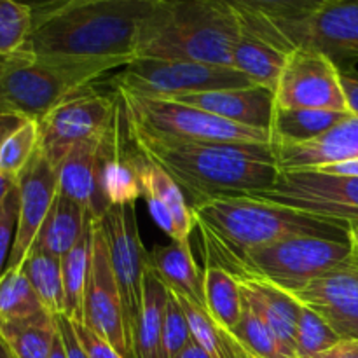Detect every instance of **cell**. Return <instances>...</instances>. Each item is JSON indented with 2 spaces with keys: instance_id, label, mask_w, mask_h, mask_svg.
I'll return each mask as SVG.
<instances>
[{
  "instance_id": "6da1fadb",
  "label": "cell",
  "mask_w": 358,
  "mask_h": 358,
  "mask_svg": "<svg viewBox=\"0 0 358 358\" xmlns=\"http://www.w3.org/2000/svg\"><path fill=\"white\" fill-rule=\"evenodd\" d=\"M154 0H69L31 6L23 49L73 59H136L140 30Z\"/></svg>"
},
{
  "instance_id": "7a4b0ae2",
  "label": "cell",
  "mask_w": 358,
  "mask_h": 358,
  "mask_svg": "<svg viewBox=\"0 0 358 358\" xmlns=\"http://www.w3.org/2000/svg\"><path fill=\"white\" fill-rule=\"evenodd\" d=\"M128 131L136 150L177 182L191 208L208 199L268 191L278 180L273 143H178L129 126Z\"/></svg>"
},
{
  "instance_id": "3957f363",
  "label": "cell",
  "mask_w": 358,
  "mask_h": 358,
  "mask_svg": "<svg viewBox=\"0 0 358 358\" xmlns=\"http://www.w3.org/2000/svg\"><path fill=\"white\" fill-rule=\"evenodd\" d=\"M241 34L233 2L154 0L140 30L136 59H177L234 69Z\"/></svg>"
},
{
  "instance_id": "277c9868",
  "label": "cell",
  "mask_w": 358,
  "mask_h": 358,
  "mask_svg": "<svg viewBox=\"0 0 358 358\" xmlns=\"http://www.w3.org/2000/svg\"><path fill=\"white\" fill-rule=\"evenodd\" d=\"M191 210L201 236L233 257L287 238L348 240V229L338 224L252 196L208 199Z\"/></svg>"
},
{
  "instance_id": "5b68a950",
  "label": "cell",
  "mask_w": 358,
  "mask_h": 358,
  "mask_svg": "<svg viewBox=\"0 0 358 358\" xmlns=\"http://www.w3.org/2000/svg\"><path fill=\"white\" fill-rule=\"evenodd\" d=\"M117 66L126 63L41 56L21 49L0 59V112L38 121L56 105Z\"/></svg>"
},
{
  "instance_id": "8992f818",
  "label": "cell",
  "mask_w": 358,
  "mask_h": 358,
  "mask_svg": "<svg viewBox=\"0 0 358 358\" xmlns=\"http://www.w3.org/2000/svg\"><path fill=\"white\" fill-rule=\"evenodd\" d=\"M203 243L212 257L208 266H219L234 276H259L292 296L306 289L315 280L353 264V252L348 240L287 238L252 248L241 257H233L206 238H203Z\"/></svg>"
},
{
  "instance_id": "52a82bcc",
  "label": "cell",
  "mask_w": 358,
  "mask_h": 358,
  "mask_svg": "<svg viewBox=\"0 0 358 358\" xmlns=\"http://www.w3.org/2000/svg\"><path fill=\"white\" fill-rule=\"evenodd\" d=\"M129 129L178 143H273L271 133L224 121L173 100L117 91Z\"/></svg>"
},
{
  "instance_id": "ba28073f",
  "label": "cell",
  "mask_w": 358,
  "mask_h": 358,
  "mask_svg": "<svg viewBox=\"0 0 358 358\" xmlns=\"http://www.w3.org/2000/svg\"><path fill=\"white\" fill-rule=\"evenodd\" d=\"M110 84L115 91L159 100H173L206 91L257 86L247 76L229 66L149 58L133 59L121 73L112 77Z\"/></svg>"
},
{
  "instance_id": "9c48e42d",
  "label": "cell",
  "mask_w": 358,
  "mask_h": 358,
  "mask_svg": "<svg viewBox=\"0 0 358 358\" xmlns=\"http://www.w3.org/2000/svg\"><path fill=\"white\" fill-rule=\"evenodd\" d=\"M250 196L310 213L345 229L358 224V177H339L318 170L280 171L271 189Z\"/></svg>"
},
{
  "instance_id": "30bf717a",
  "label": "cell",
  "mask_w": 358,
  "mask_h": 358,
  "mask_svg": "<svg viewBox=\"0 0 358 358\" xmlns=\"http://www.w3.org/2000/svg\"><path fill=\"white\" fill-rule=\"evenodd\" d=\"M98 226L107 241L112 271L124 308L126 327L133 343L142 313L143 276L150 266V252L140 238L135 203L108 206L98 219Z\"/></svg>"
},
{
  "instance_id": "8fae6325",
  "label": "cell",
  "mask_w": 358,
  "mask_h": 358,
  "mask_svg": "<svg viewBox=\"0 0 358 358\" xmlns=\"http://www.w3.org/2000/svg\"><path fill=\"white\" fill-rule=\"evenodd\" d=\"M119 96H107L91 87L72 94L38 119V149L59 166L77 143L100 135L114 121Z\"/></svg>"
},
{
  "instance_id": "7c38bea8",
  "label": "cell",
  "mask_w": 358,
  "mask_h": 358,
  "mask_svg": "<svg viewBox=\"0 0 358 358\" xmlns=\"http://www.w3.org/2000/svg\"><path fill=\"white\" fill-rule=\"evenodd\" d=\"M339 73L338 65L322 52L296 49L287 56L285 66L276 83V108L350 114Z\"/></svg>"
},
{
  "instance_id": "4fadbf2b",
  "label": "cell",
  "mask_w": 358,
  "mask_h": 358,
  "mask_svg": "<svg viewBox=\"0 0 358 358\" xmlns=\"http://www.w3.org/2000/svg\"><path fill=\"white\" fill-rule=\"evenodd\" d=\"M83 324L110 343L124 358H135L133 343L126 327L121 294L112 271L108 247L98 220H94L93 257L84 296Z\"/></svg>"
},
{
  "instance_id": "5bb4252c",
  "label": "cell",
  "mask_w": 358,
  "mask_h": 358,
  "mask_svg": "<svg viewBox=\"0 0 358 358\" xmlns=\"http://www.w3.org/2000/svg\"><path fill=\"white\" fill-rule=\"evenodd\" d=\"M119 96V94H117ZM124 110L119 100L117 114L114 121L100 135L77 143L69 156L58 166V192L72 201L79 203L94 220L100 219L108 210L101 191V171L105 159L112 149Z\"/></svg>"
},
{
  "instance_id": "9a60e30c",
  "label": "cell",
  "mask_w": 358,
  "mask_h": 358,
  "mask_svg": "<svg viewBox=\"0 0 358 358\" xmlns=\"http://www.w3.org/2000/svg\"><path fill=\"white\" fill-rule=\"evenodd\" d=\"M16 185L20 196V212L7 269L20 268L34 247L35 238L58 196V168L38 149L16 180Z\"/></svg>"
},
{
  "instance_id": "2e32d148",
  "label": "cell",
  "mask_w": 358,
  "mask_h": 358,
  "mask_svg": "<svg viewBox=\"0 0 358 358\" xmlns=\"http://www.w3.org/2000/svg\"><path fill=\"white\" fill-rule=\"evenodd\" d=\"M304 306L317 311L341 341H358V266L336 269L294 294Z\"/></svg>"
},
{
  "instance_id": "e0dca14e",
  "label": "cell",
  "mask_w": 358,
  "mask_h": 358,
  "mask_svg": "<svg viewBox=\"0 0 358 358\" xmlns=\"http://www.w3.org/2000/svg\"><path fill=\"white\" fill-rule=\"evenodd\" d=\"M173 101L201 108L224 121L269 131L275 115V91L262 86L217 90L173 98Z\"/></svg>"
},
{
  "instance_id": "ac0fdd59",
  "label": "cell",
  "mask_w": 358,
  "mask_h": 358,
  "mask_svg": "<svg viewBox=\"0 0 358 358\" xmlns=\"http://www.w3.org/2000/svg\"><path fill=\"white\" fill-rule=\"evenodd\" d=\"M280 171L320 170L358 159V117L345 119L324 135L304 143H273Z\"/></svg>"
},
{
  "instance_id": "d6986e66",
  "label": "cell",
  "mask_w": 358,
  "mask_h": 358,
  "mask_svg": "<svg viewBox=\"0 0 358 358\" xmlns=\"http://www.w3.org/2000/svg\"><path fill=\"white\" fill-rule=\"evenodd\" d=\"M240 282L241 297L262 318L269 331L275 334L283 353L296 357V331L301 303L285 290L254 275L236 276Z\"/></svg>"
},
{
  "instance_id": "ffe728a7",
  "label": "cell",
  "mask_w": 358,
  "mask_h": 358,
  "mask_svg": "<svg viewBox=\"0 0 358 358\" xmlns=\"http://www.w3.org/2000/svg\"><path fill=\"white\" fill-rule=\"evenodd\" d=\"M150 266L161 282L171 290L205 308L203 273L199 271L191 250V240L157 245L150 252Z\"/></svg>"
},
{
  "instance_id": "44dd1931",
  "label": "cell",
  "mask_w": 358,
  "mask_h": 358,
  "mask_svg": "<svg viewBox=\"0 0 358 358\" xmlns=\"http://www.w3.org/2000/svg\"><path fill=\"white\" fill-rule=\"evenodd\" d=\"M90 217L79 203L58 192L31 248L62 259L83 236Z\"/></svg>"
},
{
  "instance_id": "7402d4cb",
  "label": "cell",
  "mask_w": 358,
  "mask_h": 358,
  "mask_svg": "<svg viewBox=\"0 0 358 358\" xmlns=\"http://www.w3.org/2000/svg\"><path fill=\"white\" fill-rule=\"evenodd\" d=\"M168 303V287L149 266L143 276V299L138 327L133 339L135 358H164L163 325Z\"/></svg>"
},
{
  "instance_id": "603a6c76",
  "label": "cell",
  "mask_w": 358,
  "mask_h": 358,
  "mask_svg": "<svg viewBox=\"0 0 358 358\" xmlns=\"http://www.w3.org/2000/svg\"><path fill=\"white\" fill-rule=\"evenodd\" d=\"M93 233L94 219L90 217L83 236L79 238L72 250L62 257L63 290H65V315L73 322L83 324L84 296H86L87 280L93 257Z\"/></svg>"
},
{
  "instance_id": "cb8c5ba5",
  "label": "cell",
  "mask_w": 358,
  "mask_h": 358,
  "mask_svg": "<svg viewBox=\"0 0 358 358\" xmlns=\"http://www.w3.org/2000/svg\"><path fill=\"white\" fill-rule=\"evenodd\" d=\"M285 52L266 44L261 38L241 28L238 42L234 44V69L247 76L254 84L275 91L283 66L287 62Z\"/></svg>"
},
{
  "instance_id": "d4e9b609",
  "label": "cell",
  "mask_w": 358,
  "mask_h": 358,
  "mask_svg": "<svg viewBox=\"0 0 358 358\" xmlns=\"http://www.w3.org/2000/svg\"><path fill=\"white\" fill-rule=\"evenodd\" d=\"M138 182L142 187V196L152 194L163 201L173 215L180 240H189L196 222L187 198L177 182L163 168L147 159L142 152H138Z\"/></svg>"
},
{
  "instance_id": "484cf974",
  "label": "cell",
  "mask_w": 358,
  "mask_h": 358,
  "mask_svg": "<svg viewBox=\"0 0 358 358\" xmlns=\"http://www.w3.org/2000/svg\"><path fill=\"white\" fill-rule=\"evenodd\" d=\"M348 117H352V114L306 110V108H301V110L276 108L269 133H271L273 143H280V145L304 143L324 135L325 131H329Z\"/></svg>"
},
{
  "instance_id": "4316f807",
  "label": "cell",
  "mask_w": 358,
  "mask_h": 358,
  "mask_svg": "<svg viewBox=\"0 0 358 358\" xmlns=\"http://www.w3.org/2000/svg\"><path fill=\"white\" fill-rule=\"evenodd\" d=\"M203 297L210 317L226 331H233L243 310V297L236 276L219 266H206L203 273Z\"/></svg>"
},
{
  "instance_id": "83f0119b",
  "label": "cell",
  "mask_w": 358,
  "mask_h": 358,
  "mask_svg": "<svg viewBox=\"0 0 358 358\" xmlns=\"http://www.w3.org/2000/svg\"><path fill=\"white\" fill-rule=\"evenodd\" d=\"M56 334V320L48 311L0 327V339L14 358H51Z\"/></svg>"
},
{
  "instance_id": "f1b7e54d",
  "label": "cell",
  "mask_w": 358,
  "mask_h": 358,
  "mask_svg": "<svg viewBox=\"0 0 358 358\" xmlns=\"http://www.w3.org/2000/svg\"><path fill=\"white\" fill-rule=\"evenodd\" d=\"M27 275L31 289L37 294L42 308L51 317L65 315V290H63L62 259L31 248L20 266Z\"/></svg>"
},
{
  "instance_id": "f546056e",
  "label": "cell",
  "mask_w": 358,
  "mask_h": 358,
  "mask_svg": "<svg viewBox=\"0 0 358 358\" xmlns=\"http://www.w3.org/2000/svg\"><path fill=\"white\" fill-rule=\"evenodd\" d=\"M177 297L178 304L184 310L187 317L191 334L196 341L201 345L212 358H250L245 353V350L238 345L236 339L233 338L229 331L220 327L215 320L208 315V311L199 306L194 301L173 292Z\"/></svg>"
},
{
  "instance_id": "4dcf8cb0",
  "label": "cell",
  "mask_w": 358,
  "mask_h": 358,
  "mask_svg": "<svg viewBox=\"0 0 358 358\" xmlns=\"http://www.w3.org/2000/svg\"><path fill=\"white\" fill-rule=\"evenodd\" d=\"M45 311L21 268L6 269L0 278V327L28 320Z\"/></svg>"
},
{
  "instance_id": "1f68e13d",
  "label": "cell",
  "mask_w": 358,
  "mask_h": 358,
  "mask_svg": "<svg viewBox=\"0 0 358 358\" xmlns=\"http://www.w3.org/2000/svg\"><path fill=\"white\" fill-rule=\"evenodd\" d=\"M231 334L250 358H289L283 353L275 334L245 301L240 322Z\"/></svg>"
},
{
  "instance_id": "d6a6232c",
  "label": "cell",
  "mask_w": 358,
  "mask_h": 358,
  "mask_svg": "<svg viewBox=\"0 0 358 358\" xmlns=\"http://www.w3.org/2000/svg\"><path fill=\"white\" fill-rule=\"evenodd\" d=\"M38 150L37 121H24L0 147V175L17 180Z\"/></svg>"
},
{
  "instance_id": "836d02e7",
  "label": "cell",
  "mask_w": 358,
  "mask_h": 358,
  "mask_svg": "<svg viewBox=\"0 0 358 358\" xmlns=\"http://www.w3.org/2000/svg\"><path fill=\"white\" fill-rule=\"evenodd\" d=\"M341 343V338L311 308L301 304L296 331V357L313 358Z\"/></svg>"
},
{
  "instance_id": "e575fe53",
  "label": "cell",
  "mask_w": 358,
  "mask_h": 358,
  "mask_svg": "<svg viewBox=\"0 0 358 358\" xmlns=\"http://www.w3.org/2000/svg\"><path fill=\"white\" fill-rule=\"evenodd\" d=\"M31 6L0 0V59L16 55L27 44L31 31Z\"/></svg>"
},
{
  "instance_id": "d590c367",
  "label": "cell",
  "mask_w": 358,
  "mask_h": 358,
  "mask_svg": "<svg viewBox=\"0 0 358 358\" xmlns=\"http://www.w3.org/2000/svg\"><path fill=\"white\" fill-rule=\"evenodd\" d=\"M192 339L187 317L178 304L175 294L168 289V303L164 311L163 325V355L164 358H177L182 350Z\"/></svg>"
},
{
  "instance_id": "8d00e7d4",
  "label": "cell",
  "mask_w": 358,
  "mask_h": 358,
  "mask_svg": "<svg viewBox=\"0 0 358 358\" xmlns=\"http://www.w3.org/2000/svg\"><path fill=\"white\" fill-rule=\"evenodd\" d=\"M17 212H20V196H17L16 185L0 212V278L6 273L7 261H9L10 250H13L17 227Z\"/></svg>"
},
{
  "instance_id": "74e56055",
  "label": "cell",
  "mask_w": 358,
  "mask_h": 358,
  "mask_svg": "<svg viewBox=\"0 0 358 358\" xmlns=\"http://www.w3.org/2000/svg\"><path fill=\"white\" fill-rule=\"evenodd\" d=\"M73 327H76V334L77 338H79L87 358H124L110 345V343L105 341L101 336H98L96 332L87 329L84 324L73 322Z\"/></svg>"
},
{
  "instance_id": "f35d334b",
  "label": "cell",
  "mask_w": 358,
  "mask_h": 358,
  "mask_svg": "<svg viewBox=\"0 0 358 358\" xmlns=\"http://www.w3.org/2000/svg\"><path fill=\"white\" fill-rule=\"evenodd\" d=\"M55 320L59 332V338H62L63 350H65L66 358H87L86 352H84L83 345H80L79 338H77L73 322L70 320L66 315H58V317H55Z\"/></svg>"
},
{
  "instance_id": "ab89813d",
  "label": "cell",
  "mask_w": 358,
  "mask_h": 358,
  "mask_svg": "<svg viewBox=\"0 0 358 358\" xmlns=\"http://www.w3.org/2000/svg\"><path fill=\"white\" fill-rule=\"evenodd\" d=\"M339 80H341V87L343 93H345L350 114L358 117V73L353 72V70L341 72L339 73Z\"/></svg>"
},
{
  "instance_id": "60d3db41",
  "label": "cell",
  "mask_w": 358,
  "mask_h": 358,
  "mask_svg": "<svg viewBox=\"0 0 358 358\" xmlns=\"http://www.w3.org/2000/svg\"><path fill=\"white\" fill-rule=\"evenodd\" d=\"M24 121H28V119L20 117V115L3 114V112H0V147H2L3 140H6L10 133L16 131Z\"/></svg>"
},
{
  "instance_id": "b9f144b4",
  "label": "cell",
  "mask_w": 358,
  "mask_h": 358,
  "mask_svg": "<svg viewBox=\"0 0 358 358\" xmlns=\"http://www.w3.org/2000/svg\"><path fill=\"white\" fill-rule=\"evenodd\" d=\"M318 171H324V173L329 175H339V177H358V159L332 164V166L327 168H320Z\"/></svg>"
},
{
  "instance_id": "7bdbcfd3",
  "label": "cell",
  "mask_w": 358,
  "mask_h": 358,
  "mask_svg": "<svg viewBox=\"0 0 358 358\" xmlns=\"http://www.w3.org/2000/svg\"><path fill=\"white\" fill-rule=\"evenodd\" d=\"M313 358H357V355L353 353L352 346H350L348 341H341L336 346H332L331 350H327V352L320 353V355Z\"/></svg>"
},
{
  "instance_id": "ee69618b",
  "label": "cell",
  "mask_w": 358,
  "mask_h": 358,
  "mask_svg": "<svg viewBox=\"0 0 358 358\" xmlns=\"http://www.w3.org/2000/svg\"><path fill=\"white\" fill-rule=\"evenodd\" d=\"M177 358H212V357H210L208 353L201 348V345H199V343L192 338Z\"/></svg>"
},
{
  "instance_id": "f6af8a7d",
  "label": "cell",
  "mask_w": 358,
  "mask_h": 358,
  "mask_svg": "<svg viewBox=\"0 0 358 358\" xmlns=\"http://www.w3.org/2000/svg\"><path fill=\"white\" fill-rule=\"evenodd\" d=\"M14 187H16V180L0 175V212H2L3 205H6V201H7V198H9L10 192L14 191Z\"/></svg>"
},
{
  "instance_id": "bcb514c9",
  "label": "cell",
  "mask_w": 358,
  "mask_h": 358,
  "mask_svg": "<svg viewBox=\"0 0 358 358\" xmlns=\"http://www.w3.org/2000/svg\"><path fill=\"white\" fill-rule=\"evenodd\" d=\"M348 241H350V245H352L353 262L358 266V224L348 227Z\"/></svg>"
},
{
  "instance_id": "7dc6e473",
  "label": "cell",
  "mask_w": 358,
  "mask_h": 358,
  "mask_svg": "<svg viewBox=\"0 0 358 358\" xmlns=\"http://www.w3.org/2000/svg\"><path fill=\"white\" fill-rule=\"evenodd\" d=\"M51 358H66L65 350H63L62 338H59V332H58V334H56V338H55V345H52Z\"/></svg>"
},
{
  "instance_id": "c3c4849f",
  "label": "cell",
  "mask_w": 358,
  "mask_h": 358,
  "mask_svg": "<svg viewBox=\"0 0 358 358\" xmlns=\"http://www.w3.org/2000/svg\"><path fill=\"white\" fill-rule=\"evenodd\" d=\"M0 358H14L13 355H10L9 350H7V346L3 345L2 339H0Z\"/></svg>"
},
{
  "instance_id": "681fc988",
  "label": "cell",
  "mask_w": 358,
  "mask_h": 358,
  "mask_svg": "<svg viewBox=\"0 0 358 358\" xmlns=\"http://www.w3.org/2000/svg\"><path fill=\"white\" fill-rule=\"evenodd\" d=\"M348 343H350V346H352L353 353H355L357 358H358V341H348Z\"/></svg>"
}]
</instances>
